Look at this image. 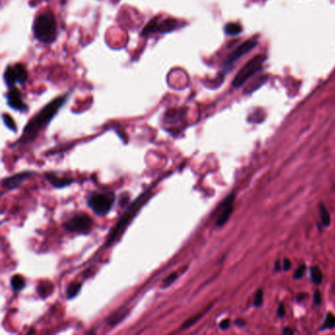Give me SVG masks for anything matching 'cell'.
Wrapping results in <instances>:
<instances>
[{"instance_id":"cell-1","label":"cell","mask_w":335,"mask_h":335,"mask_svg":"<svg viewBox=\"0 0 335 335\" xmlns=\"http://www.w3.org/2000/svg\"><path fill=\"white\" fill-rule=\"evenodd\" d=\"M65 99V97H59L45 105L25 127L23 135L18 143L28 144L35 140L42 128L47 125L55 116L56 113L64 104Z\"/></svg>"},{"instance_id":"cell-2","label":"cell","mask_w":335,"mask_h":335,"mask_svg":"<svg viewBox=\"0 0 335 335\" xmlns=\"http://www.w3.org/2000/svg\"><path fill=\"white\" fill-rule=\"evenodd\" d=\"M149 194H151V190H148L144 193H142L123 212V214L120 216L117 224L114 225V227L109 231L108 237L105 242V247L110 246L112 243L119 237L127 228V226L134 219L136 214L139 212L141 208L145 205V203L148 201Z\"/></svg>"},{"instance_id":"cell-3","label":"cell","mask_w":335,"mask_h":335,"mask_svg":"<svg viewBox=\"0 0 335 335\" xmlns=\"http://www.w3.org/2000/svg\"><path fill=\"white\" fill-rule=\"evenodd\" d=\"M34 35L40 42L49 43L56 39L57 26L52 12L45 11L37 17L34 23Z\"/></svg>"},{"instance_id":"cell-4","label":"cell","mask_w":335,"mask_h":335,"mask_svg":"<svg viewBox=\"0 0 335 335\" xmlns=\"http://www.w3.org/2000/svg\"><path fill=\"white\" fill-rule=\"evenodd\" d=\"M115 203V196L113 193H95L88 199V205L92 210L98 215H106Z\"/></svg>"},{"instance_id":"cell-5","label":"cell","mask_w":335,"mask_h":335,"mask_svg":"<svg viewBox=\"0 0 335 335\" xmlns=\"http://www.w3.org/2000/svg\"><path fill=\"white\" fill-rule=\"evenodd\" d=\"M265 57L264 55H258L252 58L238 72L236 77L233 81L234 88H240L242 85L245 84L252 76H254L257 72L262 69L263 63L265 62Z\"/></svg>"},{"instance_id":"cell-6","label":"cell","mask_w":335,"mask_h":335,"mask_svg":"<svg viewBox=\"0 0 335 335\" xmlns=\"http://www.w3.org/2000/svg\"><path fill=\"white\" fill-rule=\"evenodd\" d=\"M63 226L71 233L89 234L93 228V219L86 213H79L69 218Z\"/></svg>"},{"instance_id":"cell-7","label":"cell","mask_w":335,"mask_h":335,"mask_svg":"<svg viewBox=\"0 0 335 335\" xmlns=\"http://www.w3.org/2000/svg\"><path fill=\"white\" fill-rule=\"evenodd\" d=\"M177 27V21L172 19V18H168L166 20L160 21L159 18H154L153 19L147 26L146 28L143 30L142 35L146 36L148 34H153V33H168L172 30Z\"/></svg>"},{"instance_id":"cell-8","label":"cell","mask_w":335,"mask_h":335,"mask_svg":"<svg viewBox=\"0 0 335 335\" xmlns=\"http://www.w3.org/2000/svg\"><path fill=\"white\" fill-rule=\"evenodd\" d=\"M235 200V195L231 194L228 196L224 201V203L220 206V212L217 216V219L215 221V225L217 227H221L226 224L233 211V203Z\"/></svg>"},{"instance_id":"cell-9","label":"cell","mask_w":335,"mask_h":335,"mask_svg":"<svg viewBox=\"0 0 335 335\" xmlns=\"http://www.w3.org/2000/svg\"><path fill=\"white\" fill-rule=\"evenodd\" d=\"M33 175V172L31 171H24L14 174L12 176L6 177L2 180V186L3 188L7 190H14L19 188L24 182L28 180L29 178Z\"/></svg>"},{"instance_id":"cell-10","label":"cell","mask_w":335,"mask_h":335,"mask_svg":"<svg viewBox=\"0 0 335 335\" xmlns=\"http://www.w3.org/2000/svg\"><path fill=\"white\" fill-rule=\"evenodd\" d=\"M7 98H8V104L10 107L13 109L19 110V111H27L28 106L24 103L21 98V93L17 88H10V91L7 94Z\"/></svg>"},{"instance_id":"cell-11","label":"cell","mask_w":335,"mask_h":335,"mask_svg":"<svg viewBox=\"0 0 335 335\" xmlns=\"http://www.w3.org/2000/svg\"><path fill=\"white\" fill-rule=\"evenodd\" d=\"M256 44H257V42L254 41V40L243 42L242 44H240V45L238 46L237 48H236L232 53L229 54L228 58H227V60H226V62H225V64H226V65H229V64H231L232 62H234L235 60L239 59L241 56H243L244 54L248 53L249 51H251L252 49L256 46Z\"/></svg>"},{"instance_id":"cell-12","label":"cell","mask_w":335,"mask_h":335,"mask_svg":"<svg viewBox=\"0 0 335 335\" xmlns=\"http://www.w3.org/2000/svg\"><path fill=\"white\" fill-rule=\"evenodd\" d=\"M129 314V311L125 309V308H122V309H119L117 311H115L111 316H109L108 318H106L105 320V322L109 325V326H114L116 325L117 323L121 322L125 319L127 317V315Z\"/></svg>"},{"instance_id":"cell-13","label":"cell","mask_w":335,"mask_h":335,"mask_svg":"<svg viewBox=\"0 0 335 335\" xmlns=\"http://www.w3.org/2000/svg\"><path fill=\"white\" fill-rule=\"evenodd\" d=\"M45 177L56 188L66 187V186L70 185V184H72L74 182V180H72V179L60 178V177H58L54 173H47V174H45Z\"/></svg>"},{"instance_id":"cell-14","label":"cell","mask_w":335,"mask_h":335,"mask_svg":"<svg viewBox=\"0 0 335 335\" xmlns=\"http://www.w3.org/2000/svg\"><path fill=\"white\" fill-rule=\"evenodd\" d=\"M4 79L5 82L10 88H13L16 83H18V78L16 75L14 66H8L4 73Z\"/></svg>"},{"instance_id":"cell-15","label":"cell","mask_w":335,"mask_h":335,"mask_svg":"<svg viewBox=\"0 0 335 335\" xmlns=\"http://www.w3.org/2000/svg\"><path fill=\"white\" fill-rule=\"evenodd\" d=\"M14 68L15 71H16L17 78H18V83H20V84L25 83L28 79V72H27L26 67L22 64H16Z\"/></svg>"},{"instance_id":"cell-16","label":"cell","mask_w":335,"mask_h":335,"mask_svg":"<svg viewBox=\"0 0 335 335\" xmlns=\"http://www.w3.org/2000/svg\"><path fill=\"white\" fill-rule=\"evenodd\" d=\"M53 290V285L49 281H43L39 286H38V293L42 298L47 297L49 294L52 292Z\"/></svg>"},{"instance_id":"cell-17","label":"cell","mask_w":335,"mask_h":335,"mask_svg":"<svg viewBox=\"0 0 335 335\" xmlns=\"http://www.w3.org/2000/svg\"><path fill=\"white\" fill-rule=\"evenodd\" d=\"M81 287H82V283H81V282H74V283H72L71 285L68 286L67 291H66L67 298H68V299H73V298H75V297L78 295V293L80 292Z\"/></svg>"},{"instance_id":"cell-18","label":"cell","mask_w":335,"mask_h":335,"mask_svg":"<svg viewBox=\"0 0 335 335\" xmlns=\"http://www.w3.org/2000/svg\"><path fill=\"white\" fill-rule=\"evenodd\" d=\"M311 278L313 283L315 284H321L323 280V275L321 272V268L318 266H313L311 268Z\"/></svg>"},{"instance_id":"cell-19","label":"cell","mask_w":335,"mask_h":335,"mask_svg":"<svg viewBox=\"0 0 335 335\" xmlns=\"http://www.w3.org/2000/svg\"><path fill=\"white\" fill-rule=\"evenodd\" d=\"M25 280L21 275H14L11 278V286L15 291H20L25 287Z\"/></svg>"},{"instance_id":"cell-20","label":"cell","mask_w":335,"mask_h":335,"mask_svg":"<svg viewBox=\"0 0 335 335\" xmlns=\"http://www.w3.org/2000/svg\"><path fill=\"white\" fill-rule=\"evenodd\" d=\"M320 216L323 226H328L330 224V214L322 204L320 205Z\"/></svg>"},{"instance_id":"cell-21","label":"cell","mask_w":335,"mask_h":335,"mask_svg":"<svg viewBox=\"0 0 335 335\" xmlns=\"http://www.w3.org/2000/svg\"><path fill=\"white\" fill-rule=\"evenodd\" d=\"M335 327V316L332 315L331 313H328L325 321L321 324V330H324V329H330Z\"/></svg>"},{"instance_id":"cell-22","label":"cell","mask_w":335,"mask_h":335,"mask_svg":"<svg viewBox=\"0 0 335 335\" xmlns=\"http://www.w3.org/2000/svg\"><path fill=\"white\" fill-rule=\"evenodd\" d=\"M241 32H242V27L238 24L230 23V24H227L225 27V33L229 36H236V35H239Z\"/></svg>"},{"instance_id":"cell-23","label":"cell","mask_w":335,"mask_h":335,"mask_svg":"<svg viewBox=\"0 0 335 335\" xmlns=\"http://www.w3.org/2000/svg\"><path fill=\"white\" fill-rule=\"evenodd\" d=\"M206 313H207V311H205V312H203V313H201V314H199V315H196L194 317L188 319L187 321H185V322L182 324V329H187V328H189L190 326H192L193 324H195L197 321H199L200 319L203 318V316H204Z\"/></svg>"},{"instance_id":"cell-24","label":"cell","mask_w":335,"mask_h":335,"mask_svg":"<svg viewBox=\"0 0 335 335\" xmlns=\"http://www.w3.org/2000/svg\"><path fill=\"white\" fill-rule=\"evenodd\" d=\"M3 120H4L5 124H6V126H7L9 129H11L12 131H16V130H17V127H16V124H15L14 120L12 119L11 116H9V115H7V114H4V115H3Z\"/></svg>"},{"instance_id":"cell-25","label":"cell","mask_w":335,"mask_h":335,"mask_svg":"<svg viewBox=\"0 0 335 335\" xmlns=\"http://www.w3.org/2000/svg\"><path fill=\"white\" fill-rule=\"evenodd\" d=\"M263 300H264V293L263 291L260 289L257 291V293L255 295V301H254V305L257 307L262 306L263 304Z\"/></svg>"},{"instance_id":"cell-26","label":"cell","mask_w":335,"mask_h":335,"mask_svg":"<svg viewBox=\"0 0 335 335\" xmlns=\"http://www.w3.org/2000/svg\"><path fill=\"white\" fill-rule=\"evenodd\" d=\"M178 273H175V272H173V273H171L168 277H166L165 280H164V281H163V285H162V288H165V287H168V286H170L175 280H176V278L178 277Z\"/></svg>"},{"instance_id":"cell-27","label":"cell","mask_w":335,"mask_h":335,"mask_svg":"<svg viewBox=\"0 0 335 335\" xmlns=\"http://www.w3.org/2000/svg\"><path fill=\"white\" fill-rule=\"evenodd\" d=\"M305 271H306V265L303 264V265H300V266L296 269V271H295V273H294V278H295V280H301V278L303 277Z\"/></svg>"},{"instance_id":"cell-28","label":"cell","mask_w":335,"mask_h":335,"mask_svg":"<svg viewBox=\"0 0 335 335\" xmlns=\"http://www.w3.org/2000/svg\"><path fill=\"white\" fill-rule=\"evenodd\" d=\"M321 303V294L320 291H316L315 296H314V304L315 305H320Z\"/></svg>"},{"instance_id":"cell-29","label":"cell","mask_w":335,"mask_h":335,"mask_svg":"<svg viewBox=\"0 0 335 335\" xmlns=\"http://www.w3.org/2000/svg\"><path fill=\"white\" fill-rule=\"evenodd\" d=\"M291 267V262L288 259H284L283 261V269L284 270H289Z\"/></svg>"},{"instance_id":"cell-30","label":"cell","mask_w":335,"mask_h":335,"mask_svg":"<svg viewBox=\"0 0 335 335\" xmlns=\"http://www.w3.org/2000/svg\"><path fill=\"white\" fill-rule=\"evenodd\" d=\"M229 325H230V321L229 320H224L219 323V327L221 329H227L229 327Z\"/></svg>"},{"instance_id":"cell-31","label":"cell","mask_w":335,"mask_h":335,"mask_svg":"<svg viewBox=\"0 0 335 335\" xmlns=\"http://www.w3.org/2000/svg\"><path fill=\"white\" fill-rule=\"evenodd\" d=\"M277 315L280 316V318H283L285 316V307L283 304H280V308L277 310Z\"/></svg>"},{"instance_id":"cell-32","label":"cell","mask_w":335,"mask_h":335,"mask_svg":"<svg viewBox=\"0 0 335 335\" xmlns=\"http://www.w3.org/2000/svg\"><path fill=\"white\" fill-rule=\"evenodd\" d=\"M293 330L292 329H290V328H285V329H283V333L284 334H286V333H289V334H293Z\"/></svg>"},{"instance_id":"cell-33","label":"cell","mask_w":335,"mask_h":335,"mask_svg":"<svg viewBox=\"0 0 335 335\" xmlns=\"http://www.w3.org/2000/svg\"><path fill=\"white\" fill-rule=\"evenodd\" d=\"M280 265H281V264H280V261H277V262L275 263V269H276V270H280Z\"/></svg>"},{"instance_id":"cell-34","label":"cell","mask_w":335,"mask_h":335,"mask_svg":"<svg viewBox=\"0 0 335 335\" xmlns=\"http://www.w3.org/2000/svg\"><path fill=\"white\" fill-rule=\"evenodd\" d=\"M236 324H237V325H239V324H240V325H243V324H245V322L242 321H236Z\"/></svg>"}]
</instances>
